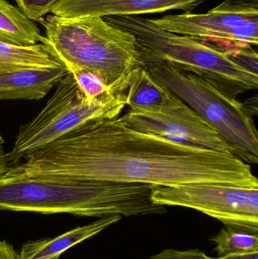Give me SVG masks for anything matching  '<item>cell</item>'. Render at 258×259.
Here are the masks:
<instances>
[{
  "label": "cell",
  "instance_id": "cell-1",
  "mask_svg": "<svg viewBox=\"0 0 258 259\" xmlns=\"http://www.w3.org/2000/svg\"><path fill=\"white\" fill-rule=\"evenodd\" d=\"M5 175L152 186L220 183L258 188L251 166L237 155L145 134L119 117L83 124L11 167Z\"/></svg>",
  "mask_w": 258,
  "mask_h": 259
},
{
  "label": "cell",
  "instance_id": "cell-2",
  "mask_svg": "<svg viewBox=\"0 0 258 259\" xmlns=\"http://www.w3.org/2000/svg\"><path fill=\"white\" fill-rule=\"evenodd\" d=\"M149 184L0 175V210L101 218L162 214Z\"/></svg>",
  "mask_w": 258,
  "mask_h": 259
},
{
  "label": "cell",
  "instance_id": "cell-3",
  "mask_svg": "<svg viewBox=\"0 0 258 259\" xmlns=\"http://www.w3.org/2000/svg\"><path fill=\"white\" fill-rule=\"evenodd\" d=\"M136 38L140 66L167 65L210 82L234 99L258 88V74L233 62L223 49L199 38L175 34L158 28L141 15L103 18Z\"/></svg>",
  "mask_w": 258,
  "mask_h": 259
},
{
  "label": "cell",
  "instance_id": "cell-4",
  "mask_svg": "<svg viewBox=\"0 0 258 259\" xmlns=\"http://www.w3.org/2000/svg\"><path fill=\"white\" fill-rule=\"evenodd\" d=\"M45 42L63 64L98 74L115 94H124L127 77L140 66L136 38L100 17L49 15L39 21Z\"/></svg>",
  "mask_w": 258,
  "mask_h": 259
},
{
  "label": "cell",
  "instance_id": "cell-5",
  "mask_svg": "<svg viewBox=\"0 0 258 259\" xmlns=\"http://www.w3.org/2000/svg\"><path fill=\"white\" fill-rule=\"evenodd\" d=\"M126 106L124 94L88 98L68 72L43 109L20 127L12 151L5 154L8 169L89 121L119 117Z\"/></svg>",
  "mask_w": 258,
  "mask_h": 259
},
{
  "label": "cell",
  "instance_id": "cell-6",
  "mask_svg": "<svg viewBox=\"0 0 258 259\" xmlns=\"http://www.w3.org/2000/svg\"><path fill=\"white\" fill-rule=\"evenodd\" d=\"M151 77L215 127L246 163H258L257 131L246 105L198 76L167 65L146 68Z\"/></svg>",
  "mask_w": 258,
  "mask_h": 259
},
{
  "label": "cell",
  "instance_id": "cell-7",
  "mask_svg": "<svg viewBox=\"0 0 258 259\" xmlns=\"http://www.w3.org/2000/svg\"><path fill=\"white\" fill-rule=\"evenodd\" d=\"M151 199L163 206L192 208L225 226L258 234V188L220 183L153 186Z\"/></svg>",
  "mask_w": 258,
  "mask_h": 259
},
{
  "label": "cell",
  "instance_id": "cell-8",
  "mask_svg": "<svg viewBox=\"0 0 258 259\" xmlns=\"http://www.w3.org/2000/svg\"><path fill=\"white\" fill-rule=\"evenodd\" d=\"M127 125L191 147L237 155L235 148L181 99L170 91L165 104L130 107L119 116Z\"/></svg>",
  "mask_w": 258,
  "mask_h": 259
},
{
  "label": "cell",
  "instance_id": "cell-9",
  "mask_svg": "<svg viewBox=\"0 0 258 259\" xmlns=\"http://www.w3.org/2000/svg\"><path fill=\"white\" fill-rule=\"evenodd\" d=\"M158 28L201 39L257 46V0H225L205 14L185 12L150 18Z\"/></svg>",
  "mask_w": 258,
  "mask_h": 259
},
{
  "label": "cell",
  "instance_id": "cell-10",
  "mask_svg": "<svg viewBox=\"0 0 258 259\" xmlns=\"http://www.w3.org/2000/svg\"><path fill=\"white\" fill-rule=\"evenodd\" d=\"M205 0H59L51 10L64 18L140 15L171 10L191 12Z\"/></svg>",
  "mask_w": 258,
  "mask_h": 259
},
{
  "label": "cell",
  "instance_id": "cell-11",
  "mask_svg": "<svg viewBox=\"0 0 258 259\" xmlns=\"http://www.w3.org/2000/svg\"><path fill=\"white\" fill-rule=\"evenodd\" d=\"M118 214L104 216L83 226L77 227L61 235L24 243L18 252V259H59L76 245L93 237L121 220Z\"/></svg>",
  "mask_w": 258,
  "mask_h": 259
},
{
  "label": "cell",
  "instance_id": "cell-12",
  "mask_svg": "<svg viewBox=\"0 0 258 259\" xmlns=\"http://www.w3.org/2000/svg\"><path fill=\"white\" fill-rule=\"evenodd\" d=\"M69 72L66 67L0 73V100H39Z\"/></svg>",
  "mask_w": 258,
  "mask_h": 259
},
{
  "label": "cell",
  "instance_id": "cell-13",
  "mask_svg": "<svg viewBox=\"0 0 258 259\" xmlns=\"http://www.w3.org/2000/svg\"><path fill=\"white\" fill-rule=\"evenodd\" d=\"M65 66L44 41L36 45H14L0 41V73L48 69Z\"/></svg>",
  "mask_w": 258,
  "mask_h": 259
},
{
  "label": "cell",
  "instance_id": "cell-14",
  "mask_svg": "<svg viewBox=\"0 0 258 259\" xmlns=\"http://www.w3.org/2000/svg\"><path fill=\"white\" fill-rule=\"evenodd\" d=\"M45 39L37 25L20 8L0 0V41L27 47L43 44Z\"/></svg>",
  "mask_w": 258,
  "mask_h": 259
},
{
  "label": "cell",
  "instance_id": "cell-15",
  "mask_svg": "<svg viewBox=\"0 0 258 259\" xmlns=\"http://www.w3.org/2000/svg\"><path fill=\"white\" fill-rule=\"evenodd\" d=\"M127 81L124 95L130 107L162 106L169 98V90L156 81L143 67L133 69Z\"/></svg>",
  "mask_w": 258,
  "mask_h": 259
},
{
  "label": "cell",
  "instance_id": "cell-16",
  "mask_svg": "<svg viewBox=\"0 0 258 259\" xmlns=\"http://www.w3.org/2000/svg\"><path fill=\"white\" fill-rule=\"evenodd\" d=\"M218 257L258 252V234L227 227L211 239Z\"/></svg>",
  "mask_w": 258,
  "mask_h": 259
},
{
  "label": "cell",
  "instance_id": "cell-17",
  "mask_svg": "<svg viewBox=\"0 0 258 259\" xmlns=\"http://www.w3.org/2000/svg\"><path fill=\"white\" fill-rule=\"evenodd\" d=\"M85 96L88 98H102L109 96L116 95L113 90L106 84L98 74L76 66L72 64H64Z\"/></svg>",
  "mask_w": 258,
  "mask_h": 259
},
{
  "label": "cell",
  "instance_id": "cell-18",
  "mask_svg": "<svg viewBox=\"0 0 258 259\" xmlns=\"http://www.w3.org/2000/svg\"><path fill=\"white\" fill-rule=\"evenodd\" d=\"M59 0H15L18 7L33 21H39Z\"/></svg>",
  "mask_w": 258,
  "mask_h": 259
},
{
  "label": "cell",
  "instance_id": "cell-19",
  "mask_svg": "<svg viewBox=\"0 0 258 259\" xmlns=\"http://www.w3.org/2000/svg\"><path fill=\"white\" fill-rule=\"evenodd\" d=\"M148 259H235L233 255L228 256L218 257V258H209L204 252L198 249H192V250L180 251L174 249H165L159 255L151 256Z\"/></svg>",
  "mask_w": 258,
  "mask_h": 259
},
{
  "label": "cell",
  "instance_id": "cell-20",
  "mask_svg": "<svg viewBox=\"0 0 258 259\" xmlns=\"http://www.w3.org/2000/svg\"><path fill=\"white\" fill-rule=\"evenodd\" d=\"M0 259H18V252L6 240H0Z\"/></svg>",
  "mask_w": 258,
  "mask_h": 259
},
{
  "label": "cell",
  "instance_id": "cell-21",
  "mask_svg": "<svg viewBox=\"0 0 258 259\" xmlns=\"http://www.w3.org/2000/svg\"><path fill=\"white\" fill-rule=\"evenodd\" d=\"M3 144H4V139L0 134V175H3L6 173L8 167L5 160V152L3 149Z\"/></svg>",
  "mask_w": 258,
  "mask_h": 259
}]
</instances>
